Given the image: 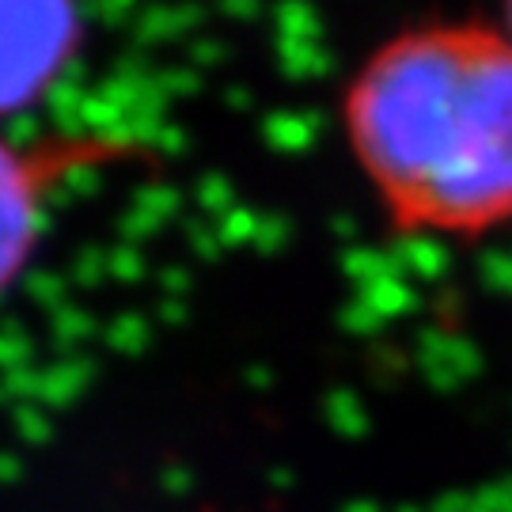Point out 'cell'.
<instances>
[{
    "instance_id": "cell-1",
    "label": "cell",
    "mask_w": 512,
    "mask_h": 512,
    "mask_svg": "<svg viewBox=\"0 0 512 512\" xmlns=\"http://www.w3.org/2000/svg\"><path fill=\"white\" fill-rule=\"evenodd\" d=\"M346 137L403 232L512 224V35L437 23L391 38L346 92Z\"/></svg>"
},
{
    "instance_id": "cell-2",
    "label": "cell",
    "mask_w": 512,
    "mask_h": 512,
    "mask_svg": "<svg viewBox=\"0 0 512 512\" xmlns=\"http://www.w3.org/2000/svg\"><path fill=\"white\" fill-rule=\"evenodd\" d=\"M133 156H145V148L114 137H54L27 148L0 137V293L35 251L38 217L50 186L76 171L126 164Z\"/></svg>"
},
{
    "instance_id": "cell-3",
    "label": "cell",
    "mask_w": 512,
    "mask_h": 512,
    "mask_svg": "<svg viewBox=\"0 0 512 512\" xmlns=\"http://www.w3.org/2000/svg\"><path fill=\"white\" fill-rule=\"evenodd\" d=\"M80 46L73 0H0V114L50 92Z\"/></svg>"
}]
</instances>
